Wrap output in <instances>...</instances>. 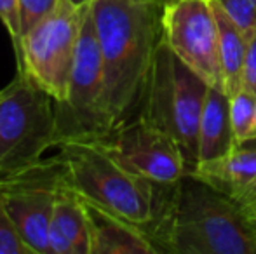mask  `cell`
I'll list each match as a JSON object with an SVG mask.
<instances>
[{
  "label": "cell",
  "mask_w": 256,
  "mask_h": 254,
  "mask_svg": "<svg viewBox=\"0 0 256 254\" xmlns=\"http://www.w3.org/2000/svg\"><path fill=\"white\" fill-rule=\"evenodd\" d=\"M208 89V82L183 63L162 38L154 56L140 115L174 139L188 173L197 167L199 124Z\"/></svg>",
  "instance_id": "obj_4"
},
{
  "label": "cell",
  "mask_w": 256,
  "mask_h": 254,
  "mask_svg": "<svg viewBox=\"0 0 256 254\" xmlns=\"http://www.w3.org/2000/svg\"><path fill=\"white\" fill-rule=\"evenodd\" d=\"M103 94V59L91 2L78 35L66 96L56 103V148L98 141L110 132Z\"/></svg>",
  "instance_id": "obj_5"
},
{
  "label": "cell",
  "mask_w": 256,
  "mask_h": 254,
  "mask_svg": "<svg viewBox=\"0 0 256 254\" xmlns=\"http://www.w3.org/2000/svg\"><path fill=\"white\" fill-rule=\"evenodd\" d=\"M145 234L158 253L256 254L250 218L192 173L164 187L160 211Z\"/></svg>",
  "instance_id": "obj_2"
},
{
  "label": "cell",
  "mask_w": 256,
  "mask_h": 254,
  "mask_svg": "<svg viewBox=\"0 0 256 254\" xmlns=\"http://www.w3.org/2000/svg\"><path fill=\"white\" fill-rule=\"evenodd\" d=\"M0 254H32L0 202Z\"/></svg>",
  "instance_id": "obj_19"
},
{
  "label": "cell",
  "mask_w": 256,
  "mask_h": 254,
  "mask_svg": "<svg viewBox=\"0 0 256 254\" xmlns=\"http://www.w3.org/2000/svg\"><path fill=\"white\" fill-rule=\"evenodd\" d=\"M251 141H256V117H254V126H253V131H251V139L248 143H251Z\"/></svg>",
  "instance_id": "obj_25"
},
{
  "label": "cell",
  "mask_w": 256,
  "mask_h": 254,
  "mask_svg": "<svg viewBox=\"0 0 256 254\" xmlns=\"http://www.w3.org/2000/svg\"><path fill=\"white\" fill-rule=\"evenodd\" d=\"M212 2L214 17L218 21L220 31V58H222L223 82H225V92L228 96L236 94L242 89V70L244 59L248 51V38L239 30L232 17L226 14V10L220 5L216 0Z\"/></svg>",
  "instance_id": "obj_15"
},
{
  "label": "cell",
  "mask_w": 256,
  "mask_h": 254,
  "mask_svg": "<svg viewBox=\"0 0 256 254\" xmlns=\"http://www.w3.org/2000/svg\"><path fill=\"white\" fill-rule=\"evenodd\" d=\"M0 21L7 28L14 52L20 51L21 44V19H20V0H0Z\"/></svg>",
  "instance_id": "obj_20"
},
{
  "label": "cell",
  "mask_w": 256,
  "mask_h": 254,
  "mask_svg": "<svg viewBox=\"0 0 256 254\" xmlns=\"http://www.w3.org/2000/svg\"><path fill=\"white\" fill-rule=\"evenodd\" d=\"M162 38L209 85L225 91L218 21L211 0H176L162 7Z\"/></svg>",
  "instance_id": "obj_9"
},
{
  "label": "cell",
  "mask_w": 256,
  "mask_h": 254,
  "mask_svg": "<svg viewBox=\"0 0 256 254\" xmlns=\"http://www.w3.org/2000/svg\"><path fill=\"white\" fill-rule=\"evenodd\" d=\"M250 221H251V228H253V234L256 239V218H250Z\"/></svg>",
  "instance_id": "obj_26"
},
{
  "label": "cell",
  "mask_w": 256,
  "mask_h": 254,
  "mask_svg": "<svg viewBox=\"0 0 256 254\" xmlns=\"http://www.w3.org/2000/svg\"><path fill=\"white\" fill-rule=\"evenodd\" d=\"M230 117H232L234 136L237 145H242L251 139V131L256 117V94L240 89L230 96Z\"/></svg>",
  "instance_id": "obj_16"
},
{
  "label": "cell",
  "mask_w": 256,
  "mask_h": 254,
  "mask_svg": "<svg viewBox=\"0 0 256 254\" xmlns=\"http://www.w3.org/2000/svg\"><path fill=\"white\" fill-rule=\"evenodd\" d=\"M192 174L228 197L240 209L256 202V146H250V143L237 145L222 159L197 164Z\"/></svg>",
  "instance_id": "obj_11"
},
{
  "label": "cell",
  "mask_w": 256,
  "mask_h": 254,
  "mask_svg": "<svg viewBox=\"0 0 256 254\" xmlns=\"http://www.w3.org/2000/svg\"><path fill=\"white\" fill-rule=\"evenodd\" d=\"M61 0H20L21 37L60 5Z\"/></svg>",
  "instance_id": "obj_18"
},
{
  "label": "cell",
  "mask_w": 256,
  "mask_h": 254,
  "mask_svg": "<svg viewBox=\"0 0 256 254\" xmlns=\"http://www.w3.org/2000/svg\"><path fill=\"white\" fill-rule=\"evenodd\" d=\"M56 148V101L24 71L0 91V169Z\"/></svg>",
  "instance_id": "obj_6"
},
{
  "label": "cell",
  "mask_w": 256,
  "mask_h": 254,
  "mask_svg": "<svg viewBox=\"0 0 256 254\" xmlns=\"http://www.w3.org/2000/svg\"><path fill=\"white\" fill-rule=\"evenodd\" d=\"M89 7L91 3L75 5L61 0L48 17L21 37L16 52L18 70L48 91L56 103L66 96L78 35Z\"/></svg>",
  "instance_id": "obj_8"
},
{
  "label": "cell",
  "mask_w": 256,
  "mask_h": 254,
  "mask_svg": "<svg viewBox=\"0 0 256 254\" xmlns=\"http://www.w3.org/2000/svg\"><path fill=\"white\" fill-rule=\"evenodd\" d=\"M92 143L124 169L155 185H174L188 173L185 157L174 139L142 115Z\"/></svg>",
  "instance_id": "obj_10"
},
{
  "label": "cell",
  "mask_w": 256,
  "mask_h": 254,
  "mask_svg": "<svg viewBox=\"0 0 256 254\" xmlns=\"http://www.w3.org/2000/svg\"><path fill=\"white\" fill-rule=\"evenodd\" d=\"M84 200L91 254H157L150 237L136 225Z\"/></svg>",
  "instance_id": "obj_12"
},
{
  "label": "cell",
  "mask_w": 256,
  "mask_h": 254,
  "mask_svg": "<svg viewBox=\"0 0 256 254\" xmlns=\"http://www.w3.org/2000/svg\"><path fill=\"white\" fill-rule=\"evenodd\" d=\"M242 89L256 94V35L248 42L246 59L242 70Z\"/></svg>",
  "instance_id": "obj_21"
},
{
  "label": "cell",
  "mask_w": 256,
  "mask_h": 254,
  "mask_svg": "<svg viewBox=\"0 0 256 254\" xmlns=\"http://www.w3.org/2000/svg\"><path fill=\"white\" fill-rule=\"evenodd\" d=\"M248 40L256 35V0H216Z\"/></svg>",
  "instance_id": "obj_17"
},
{
  "label": "cell",
  "mask_w": 256,
  "mask_h": 254,
  "mask_svg": "<svg viewBox=\"0 0 256 254\" xmlns=\"http://www.w3.org/2000/svg\"><path fill=\"white\" fill-rule=\"evenodd\" d=\"M244 214H246L248 218H256V202L251 204L250 207H246V209H242Z\"/></svg>",
  "instance_id": "obj_22"
},
{
  "label": "cell",
  "mask_w": 256,
  "mask_h": 254,
  "mask_svg": "<svg viewBox=\"0 0 256 254\" xmlns=\"http://www.w3.org/2000/svg\"><path fill=\"white\" fill-rule=\"evenodd\" d=\"M58 155L63 160L66 185L82 199L143 232L155 221L168 185H155L124 169L96 143H66Z\"/></svg>",
  "instance_id": "obj_3"
},
{
  "label": "cell",
  "mask_w": 256,
  "mask_h": 254,
  "mask_svg": "<svg viewBox=\"0 0 256 254\" xmlns=\"http://www.w3.org/2000/svg\"><path fill=\"white\" fill-rule=\"evenodd\" d=\"M70 2H74L75 5H86V3H91L92 0H70Z\"/></svg>",
  "instance_id": "obj_24"
},
{
  "label": "cell",
  "mask_w": 256,
  "mask_h": 254,
  "mask_svg": "<svg viewBox=\"0 0 256 254\" xmlns=\"http://www.w3.org/2000/svg\"><path fill=\"white\" fill-rule=\"evenodd\" d=\"M51 254H91L89 223L84 200L68 185L56 195L49 225Z\"/></svg>",
  "instance_id": "obj_13"
},
{
  "label": "cell",
  "mask_w": 256,
  "mask_h": 254,
  "mask_svg": "<svg viewBox=\"0 0 256 254\" xmlns=\"http://www.w3.org/2000/svg\"><path fill=\"white\" fill-rule=\"evenodd\" d=\"M140 2H150V3H155V5L164 7V5H168V3H171V2H176V0H140Z\"/></svg>",
  "instance_id": "obj_23"
},
{
  "label": "cell",
  "mask_w": 256,
  "mask_h": 254,
  "mask_svg": "<svg viewBox=\"0 0 256 254\" xmlns=\"http://www.w3.org/2000/svg\"><path fill=\"white\" fill-rule=\"evenodd\" d=\"M63 185L66 180L60 155L0 169V202L32 254H51L49 225Z\"/></svg>",
  "instance_id": "obj_7"
},
{
  "label": "cell",
  "mask_w": 256,
  "mask_h": 254,
  "mask_svg": "<svg viewBox=\"0 0 256 254\" xmlns=\"http://www.w3.org/2000/svg\"><path fill=\"white\" fill-rule=\"evenodd\" d=\"M103 59L110 132L140 115L146 80L162 40V7L140 0H92Z\"/></svg>",
  "instance_id": "obj_1"
},
{
  "label": "cell",
  "mask_w": 256,
  "mask_h": 254,
  "mask_svg": "<svg viewBox=\"0 0 256 254\" xmlns=\"http://www.w3.org/2000/svg\"><path fill=\"white\" fill-rule=\"evenodd\" d=\"M237 146L230 117V96L223 89L209 85L199 124L197 164L222 159Z\"/></svg>",
  "instance_id": "obj_14"
}]
</instances>
